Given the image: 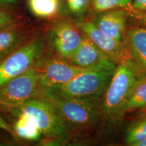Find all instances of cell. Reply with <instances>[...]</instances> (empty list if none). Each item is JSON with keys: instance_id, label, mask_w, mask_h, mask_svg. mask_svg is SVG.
<instances>
[{"instance_id": "obj_1", "label": "cell", "mask_w": 146, "mask_h": 146, "mask_svg": "<svg viewBox=\"0 0 146 146\" xmlns=\"http://www.w3.org/2000/svg\"><path fill=\"white\" fill-rule=\"evenodd\" d=\"M113 73L85 70L62 85L39 89L34 98L44 100L76 98H102Z\"/></svg>"}, {"instance_id": "obj_2", "label": "cell", "mask_w": 146, "mask_h": 146, "mask_svg": "<svg viewBox=\"0 0 146 146\" xmlns=\"http://www.w3.org/2000/svg\"><path fill=\"white\" fill-rule=\"evenodd\" d=\"M137 78L129 67L117 66L102 97V115L112 120L123 116L126 104Z\"/></svg>"}, {"instance_id": "obj_3", "label": "cell", "mask_w": 146, "mask_h": 146, "mask_svg": "<svg viewBox=\"0 0 146 146\" xmlns=\"http://www.w3.org/2000/svg\"><path fill=\"white\" fill-rule=\"evenodd\" d=\"M101 98L48 99L70 127L86 128L96 125L102 115ZM44 100V99H43Z\"/></svg>"}, {"instance_id": "obj_4", "label": "cell", "mask_w": 146, "mask_h": 146, "mask_svg": "<svg viewBox=\"0 0 146 146\" xmlns=\"http://www.w3.org/2000/svg\"><path fill=\"white\" fill-rule=\"evenodd\" d=\"M13 108L16 112L25 113L33 118L47 138H65L70 131L54 106L47 100L33 98Z\"/></svg>"}, {"instance_id": "obj_5", "label": "cell", "mask_w": 146, "mask_h": 146, "mask_svg": "<svg viewBox=\"0 0 146 146\" xmlns=\"http://www.w3.org/2000/svg\"><path fill=\"white\" fill-rule=\"evenodd\" d=\"M75 25L84 35L94 42L116 64L129 67L138 78L146 76V72L137 63L124 41H118L104 33L93 22H78Z\"/></svg>"}, {"instance_id": "obj_6", "label": "cell", "mask_w": 146, "mask_h": 146, "mask_svg": "<svg viewBox=\"0 0 146 146\" xmlns=\"http://www.w3.org/2000/svg\"><path fill=\"white\" fill-rule=\"evenodd\" d=\"M45 37L41 36L7 55L0 62V87L37 62L45 50Z\"/></svg>"}, {"instance_id": "obj_7", "label": "cell", "mask_w": 146, "mask_h": 146, "mask_svg": "<svg viewBox=\"0 0 146 146\" xmlns=\"http://www.w3.org/2000/svg\"><path fill=\"white\" fill-rule=\"evenodd\" d=\"M40 71L35 64L0 87V104L14 108L34 98L39 91Z\"/></svg>"}, {"instance_id": "obj_8", "label": "cell", "mask_w": 146, "mask_h": 146, "mask_svg": "<svg viewBox=\"0 0 146 146\" xmlns=\"http://www.w3.org/2000/svg\"><path fill=\"white\" fill-rule=\"evenodd\" d=\"M68 60L85 70L114 72L118 66L84 35L79 47Z\"/></svg>"}, {"instance_id": "obj_9", "label": "cell", "mask_w": 146, "mask_h": 146, "mask_svg": "<svg viewBox=\"0 0 146 146\" xmlns=\"http://www.w3.org/2000/svg\"><path fill=\"white\" fill-rule=\"evenodd\" d=\"M40 71L39 89L70 81L85 70L78 68L64 58H50L36 64Z\"/></svg>"}, {"instance_id": "obj_10", "label": "cell", "mask_w": 146, "mask_h": 146, "mask_svg": "<svg viewBox=\"0 0 146 146\" xmlns=\"http://www.w3.org/2000/svg\"><path fill=\"white\" fill-rule=\"evenodd\" d=\"M76 25L60 21L51 31V41L54 50L61 58L69 60L79 47L83 35Z\"/></svg>"}, {"instance_id": "obj_11", "label": "cell", "mask_w": 146, "mask_h": 146, "mask_svg": "<svg viewBox=\"0 0 146 146\" xmlns=\"http://www.w3.org/2000/svg\"><path fill=\"white\" fill-rule=\"evenodd\" d=\"M129 17L123 9H114L100 12L95 24L104 33L118 41H123Z\"/></svg>"}, {"instance_id": "obj_12", "label": "cell", "mask_w": 146, "mask_h": 146, "mask_svg": "<svg viewBox=\"0 0 146 146\" xmlns=\"http://www.w3.org/2000/svg\"><path fill=\"white\" fill-rule=\"evenodd\" d=\"M123 41L137 63L146 72V27L138 26L126 31Z\"/></svg>"}, {"instance_id": "obj_13", "label": "cell", "mask_w": 146, "mask_h": 146, "mask_svg": "<svg viewBox=\"0 0 146 146\" xmlns=\"http://www.w3.org/2000/svg\"><path fill=\"white\" fill-rule=\"evenodd\" d=\"M25 36V31L17 23L0 29V60L17 49Z\"/></svg>"}, {"instance_id": "obj_14", "label": "cell", "mask_w": 146, "mask_h": 146, "mask_svg": "<svg viewBox=\"0 0 146 146\" xmlns=\"http://www.w3.org/2000/svg\"><path fill=\"white\" fill-rule=\"evenodd\" d=\"M17 113V118L13 126L14 133L23 139L35 141L43 133L33 118L23 112Z\"/></svg>"}, {"instance_id": "obj_15", "label": "cell", "mask_w": 146, "mask_h": 146, "mask_svg": "<svg viewBox=\"0 0 146 146\" xmlns=\"http://www.w3.org/2000/svg\"><path fill=\"white\" fill-rule=\"evenodd\" d=\"M139 108H146V76L137 80L126 104L125 113Z\"/></svg>"}, {"instance_id": "obj_16", "label": "cell", "mask_w": 146, "mask_h": 146, "mask_svg": "<svg viewBox=\"0 0 146 146\" xmlns=\"http://www.w3.org/2000/svg\"><path fill=\"white\" fill-rule=\"evenodd\" d=\"M29 6L33 14L36 17L47 18L58 13L59 0H29Z\"/></svg>"}, {"instance_id": "obj_17", "label": "cell", "mask_w": 146, "mask_h": 146, "mask_svg": "<svg viewBox=\"0 0 146 146\" xmlns=\"http://www.w3.org/2000/svg\"><path fill=\"white\" fill-rule=\"evenodd\" d=\"M146 139V118L133 123L127 129L125 142L128 145L133 146L135 143Z\"/></svg>"}, {"instance_id": "obj_18", "label": "cell", "mask_w": 146, "mask_h": 146, "mask_svg": "<svg viewBox=\"0 0 146 146\" xmlns=\"http://www.w3.org/2000/svg\"><path fill=\"white\" fill-rule=\"evenodd\" d=\"M93 6L97 12L123 9L126 10L132 6L133 0H91Z\"/></svg>"}, {"instance_id": "obj_19", "label": "cell", "mask_w": 146, "mask_h": 146, "mask_svg": "<svg viewBox=\"0 0 146 146\" xmlns=\"http://www.w3.org/2000/svg\"><path fill=\"white\" fill-rule=\"evenodd\" d=\"M66 1L69 10L75 14L84 13L91 3V0H66Z\"/></svg>"}, {"instance_id": "obj_20", "label": "cell", "mask_w": 146, "mask_h": 146, "mask_svg": "<svg viewBox=\"0 0 146 146\" xmlns=\"http://www.w3.org/2000/svg\"><path fill=\"white\" fill-rule=\"evenodd\" d=\"M128 17L133 19L141 27H146V11L139 10L131 8L126 9Z\"/></svg>"}, {"instance_id": "obj_21", "label": "cell", "mask_w": 146, "mask_h": 146, "mask_svg": "<svg viewBox=\"0 0 146 146\" xmlns=\"http://www.w3.org/2000/svg\"><path fill=\"white\" fill-rule=\"evenodd\" d=\"M18 16L9 11L0 10V29L17 23Z\"/></svg>"}, {"instance_id": "obj_22", "label": "cell", "mask_w": 146, "mask_h": 146, "mask_svg": "<svg viewBox=\"0 0 146 146\" xmlns=\"http://www.w3.org/2000/svg\"><path fill=\"white\" fill-rule=\"evenodd\" d=\"M131 7L136 10L146 11V0H133Z\"/></svg>"}, {"instance_id": "obj_23", "label": "cell", "mask_w": 146, "mask_h": 146, "mask_svg": "<svg viewBox=\"0 0 146 146\" xmlns=\"http://www.w3.org/2000/svg\"><path fill=\"white\" fill-rule=\"evenodd\" d=\"M0 129L7 131V132H8L9 133H10V134L12 135H13L14 133L13 129L6 123V121L1 117V115H0Z\"/></svg>"}, {"instance_id": "obj_24", "label": "cell", "mask_w": 146, "mask_h": 146, "mask_svg": "<svg viewBox=\"0 0 146 146\" xmlns=\"http://www.w3.org/2000/svg\"><path fill=\"white\" fill-rule=\"evenodd\" d=\"M133 146H146V139H145L142 140V141H139L137 143H135Z\"/></svg>"}, {"instance_id": "obj_25", "label": "cell", "mask_w": 146, "mask_h": 146, "mask_svg": "<svg viewBox=\"0 0 146 146\" xmlns=\"http://www.w3.org/2000/svg\"><path fill=\"white\" fill-rule=\"evenodd\" d=\"M17 0H0V3H11L16 2Z\"/></svg>"}, {"instance_id": "obj_26", "label": "cell", "mask_w": 146, "mask_h": 146, "mask_svg": "<svg viewBox=\"0 0 146 146\" xmlns=\"http://www.w3.org/2000/svg\"><path fill=\"white\" fill-rule=\"evenodd\" d=\"M5 144H4V143H3V142L0 141V146H3V145H5Z\"/></svg>"}]
</instances>
